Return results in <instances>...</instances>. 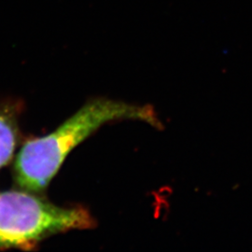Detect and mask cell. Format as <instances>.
<instances>
[{"label": "cell", "mask_w": 252, "mask_h": 252, "mask_svg": "<svg viewBox=\"0 0 252 252\" xmlns=\"http://www.w3.org/2000/svg\"><path fill=\"white\" fill-rule=\"evenodd\" d=\"M119 120H135L162 129L154 108L99 98L87 103L51 134L27 141L15 160L19 186L28 191L45 189L67 155L101 126Z\"/></svg>", "instance_id": "obj_1"}, {"label": "cell", "mask_w": 252, "mask_h": 252, "mask_svg": "<svg viewBox=\"0 0 252 252\" xmlns=\"http://www.w3.org/2000/svg\"><path fill=\"white\" fill-rule=\"evenodd\" d=\"M94 225L84 208L57 207L26 191L0 192V249H30L51 235Z\"/></svg>", "instance_id": "obj_2"}, {"label": "cell", "mask_w": 252, "mask_h": 252, "mask_svg": "<svg viewBox=\"0 0 252 252\" xmlns=\"http://www.w3.org/2000/svg\"><path fill=\"white\" fill-rule=\"evenodd\" d=\"M17 124L13 112L0 108V168L9 163L17 144Z\"/></svg>", "instance_id": "obj_3"}]
</instances>
